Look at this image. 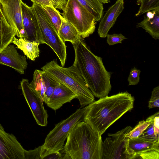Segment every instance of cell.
I'll list each match as a JSON object with an SVG mask.
<instances>
[{
    "instance_id": "38",
    "label": "cell",
    "mask_w": 159,
    "mask_h": 159,
    "mask_svg": "<svg viewBox=\"0 0 159 159\" xmlns=\"http://www.w3.org/2000/svg\"><path fill=\"white\" fill-rule=\"evenodd\" d=\"M138 0V1H141V0Z\"/></svg>"
},
{
    "instance_id": "33",
    "label": "cell",
    "mask_w": 159,
    "mask_h": 159,
    "mask_svg": "<svg viewBox=\"0 0 159 159\" xmlns=\"http://www.w3.org/2000/svg\"><path fill=\"white\" fill-rule=\"evenodd\" d=\"M53 7L56 9H59L62 11L68 0H50Z\"/></svg>"
},
{
    "instance_id": "36",
    "label": "cell",
    "mask_w": 159,
    "mask_h": 159,
    "mask_svg": "<svg viewBox=\"0 0 159 159\" xmlns=\"http://www.w3.org/2000/svg\"><path fill=\"white\" fill-rule=\"evenodd\" d=\"M44 159H63V155L59 152L48 155L45 157Z\"/></svg>"
},
{
    "instance_id": "9",
    "label": "cell",
    "mask_w": 159,
    "mask_h": 159,
    "mask_svg": "<svg viewBox=\"0 0 159 159\" xmlns=\"http://www.w3.org/2000/svg\"><path fill=\"white\" fill-rule=\"evenodd\" d=\"M20 87L37 123L42 126H46L48 115L40 96L31 87L27 79L22 80Z\"/></svg>"
},
{
    "instance_id": "35",
    "label": "cell",
    "mask_w": 159,
    "mask_h": 159,
    "mask_svg": "<svg viewBox=\"0 0 159 159\" xmlns=\"http://www.w3.org/2000/svg\"><path fill=\"white\" fill-rule=\"evenodd\" d=\"M33 3H34L41 6H49L53 7L50 0H31Z\"/></svg>"
},
{
    "instance_id": "12",
    "label": "cell",
    "mask_w": 159,
    "mask_h": 159,
    "mask_svg": "<svg viewBox=\"0 0 159 159\" xmlns=\"http://www.w3.org/2000/svg\"><path fill=\"white\" fill-rule=\"evenodd\" d=\"M21 9L25 38L39 44H44L37 18L31 7L22 1Z\"/></svg>"
},
{
    "instance_id": "2",
    "label": "cell",
    "mask_w": 159,
    "mask_h": 159,
    "mask_svg": "<svg viewBox=\"0 0 159 159\" xmlns=\"http://www.w3.org/2000/svg\"><path fill=\"white\" fill-rule=\"evenodd\" d=\"M75 59L73 65L78 69L94 96L100 98L109 93L112 73L108 71L102 58L93 53L83 41L73 44Z\"/></svg>"
},
{
    "instance_id": "37",
    "label": "cell",
    "mask_w": 159,
    "mask_h": 159,
    "mask_svg": "<svg viewBox=\"0 0 159 159\" xmlns=\"http://www.w3.org/2000/svg\"><path fill=\"white\" fill-rule=\"evenodd\" d=\"M102 3H108L110 2V0H99Z\"/></svg>"
},
{
    "instance_id": "26",
    "label": "cell",
    "mask_w": 159,
    "mask_h": 159,
    "mask_svg": "<svg viewBox=\"0 0 159 159\" xmlns=\"http://www.w3.org/2000/svg\"><path fill=\"white\" fill-rule=\"evenodd\" d=\"M141 4L136 16H140L146 12L159 9V0H141Z\"/></svg>"
},
{
    "instance_id": "32",
    "label": "cell",
    "mask_w": 159,
    "mask_h": 159,
    "mask_svg": "<svg viewBox=\"0 0 159 159\" xmlns=\"http://www.w3.org/2000/svg\"><path fill=\"white\" fill-rule=\"evenodd\" d=\"M136 159H159V152L155 150H151L139 154Z\"/></svg>"
},
{
    "instance_id": "20",
    "label": "cell",
    "mask_w": 159,
    "mask_h": 159,
    "mask_svg": "<svg viewBox=\"0 0 159 159\" xmlns=\"http://www.w3.org/2000/svg\"><path fill=\"white\" fill-rule=\"evenodd\" d=\"M59 35L64 43L70 42L73 44L80 41H83L84 39L79 34L75 28L67 21L62 16L61 23L59 32Z\"/></svg>"
},
{
    "instance_id": "15",
    "label": "cell",
    "mask_w": 159,
    "mask_h": 159,
    "mask_svg": "<svg viewBox=\"0 0 159 159\" xmlns=\"http://www.w3.org/2000/svg\"><path fill=\"white\" fill-rule=\"evenodd\" d=\"M75 98L76 96L74 93L66 86L60 82L46 104L48 107L56 111L64 104L70 102Z\"/></svg>"
},
{
    "instance_id": "14",
    "label": "cell",
    "mask_w": 159,
    "mask_h": 159,
    "mask_svg": "<svg viewBox=\"0 0 159 159\" xmlns=\"http://www.w3.org/2000/svg\"><path fill=\"white\" fill-rule=\"evenodd\" d=\"M124 0H117L109 7L100 22L98 32L101 38H105L118 16L124 9Z\"/></svg>"
},
{
    "instance_id": "10",
    "label": "cell",
    "mask_w": 159,
    "mask_h": 159,
    "mask_svg": "<svg viewBox=\"0 0 159 159\" xmlns=\"http://www.w3.org/2000/svg\"><path fill=\"white\" fill-rule=\"evenodd\" d=\"M21 0H0L3 13L9 24L15 29L18 38H25L22 20Z\"/></svg>"
},
{
    "instance_id": "18",
    "label": "cell",
    "mask_w": 159,
    "mask_h": 159,
    "mask_svg": "<svg viewBox=\"0 0 159 159\" xmlns=\"http://www.w3.org/2000/svg\"><path fill=\"white\" fill-rule=\"evenodd\" d=\"M16 34L15 29L7 21L0 4V52L11 43Z\"/></svg>"
},
{
    "instance_id": "16",
    "label": "cell",
    "mask_w": 159,
    "mask_h": 159,
    "mask_svg": "<svg viewBox=\"0 0 159 159\" xmlns=\"http://www.w3.org/2000/svg\"><path fill=\"white\" fill-rule=\"evenodd\" d=\"M141 27L155 40L159 39V9L147 12L146 17L136 25Z\"/></svg>"
},
{
    "instance_id": "7",
    "label": "cell",
    "mask_w": 159,
    "mask_h": 159,
    "mask_svg": "<svg viewBox=\"0 0 159 159\" xmlns=\"http://www.w3.org/2000/svg\"><path fill=\"white\" fill-rule=\"evenodd\" d=\"M63 11V17L75 28L83 38L94 32L96 24L94 17L76 0H68Z\"/></svg>"
},
{
    "instance_id": "19",
    "label": "cell",
    "mask_w": 159,
    "mask_h": 159,
    "mask_svg": "<svg viewBox=\"0 0 159 159\" xmlns=\"http://www.w3.org/2000/svg\"><path fill=\"white\" fill-rule=\"evenodd\" d=\"M11 43L23 51L24 54L29 59L34 61L39 56V44L35 41H30L25 38H17L14 37Z\"/></svg>"
},
{
    "instance_id": "24",
    "label": "cell",
    "mask_w": 159,
    "mask_h": 159,
    "mask_svg": "<svg viewBox=\"0 0 159 159\" xmlns=\"http://www.w3.org/2000/svg\"><path fill=\"white\" fill-rule=\"evenodd\" d=\"M157 112L149 117L146 120L151 122L147 128L138 137L148 142L155 143L159 141V136L155 134L153 129V122Z\"/></svg>"
},
{
    "instance_id": "34",
    "label": "cell",
    "mask_w": 159,
    "mask_h": 159,
    "mask_svg": "<svg viewBox=\"0 0 159 159\" xmlns=\"http://www.w3.org/2000/svg\"><path fill=\"white\" fill-rule=\"evenodd\" d=\"M153 129L155 134L159 136V112L154 117L153 122Z\"/></svg>"
},
{
    "instance_id": "3",
    "label": "cell",
    "mask_w": 159,
    "mask_h": 159,
    "mask_svg": "<svg viewBox=\"0 0 159 159\" xmlns=\"http://www.w3.org/2000/svg\"><path fill=\"white\" fill-rule=\"evenodd\" d=\"M66 139L62 150L63 159H102L101 136L85 122L75 125Z\"/></svg>"
},
{
    "instance_id": "8",
    "label": "cell",
    "mask_w": 159,
    "mask_h": 159,
    "mask_svg": "<svg viewBox=\"0 0 159 159\" xmlns=\"http://www.w3.org/2000/svg\"><path fill=\"white\" fill-rule=\"evenodd\" d=\"M132 129L128 126L115 133L108 134L102 143V159H132L126 134Z\"/></svg>"
},
{
    "instance_id": "13",
    "label": "cell",
    "mask_w": 159,
    "mask_h": 159,
    "mask_svg": "<svg viewBox=\"0 0 159 159\" xmlns=\"http://www.w3.org/2000/svg\"><path fill=\"white\" fill-rule=\"evenodd\" d=\"M0 64L10 67L20 74L27 68L25 56L19 54L13 45L9 44L0 52Z\"/></svg>"
},
{
    "instance_id": "11",
    "label": "cell",
    "mask_w": 159,
    "mask_h": 159,
    "mask_svg": "<svg viewBox=\"0 0 159 159\" xmlns=\"http://www.w3.org/2000/svg\"><path fill=\"white\" fill-rule=\"evenodd\" d=\"M25 150L15 136L6 132L0 123V159H24Z\"/></svg>"
},
{
    "instance_id": "25",
    "label": "cell",
    "mask_w": 159,
    "mask_h": 159,
    "mask_svg": "<svg viewBox=\"0 0 159 159\" xmlns=\"http://www.w3.org/2000/svg\"><path fill=\"white\" fill-rule=\"evenodd\" d=\"M41 6L58 33L61 23V18L62 16L61 15L60 12L53 6Z\"/></svg>"
},
{
    "instance_id": "1",
    "label": "cell",
    "mask_w": 159,
    "mask_h": 159,
    "mask_svg": "<svg viewBox=\"0 0 159 159\" xmlns=\"http://www.w3.org/2000/svg\"><path fill=\"white\" fill-rule=\"evenodd\" d=\"M134 98L127 91L100 98L87 106L83 121L100 136L134 107Z\"/></svg>"
},
{
    "instance_id": "21",
    "label": "cell",
    "mask_w": 159,
    "mask_h": 159,
    "mask_svg": "<svg viewBox=\"0 0 159 159\" xmlns=\"http://www.w3.org/2000/svg\"><path fill=\"white\" fill-rule=\"evenodd\" d=\"M83 7L95 17L96 21H99L103 15L102 3L99 0H76Z\"/></svg>"
},
{
    "instance_id": "6",
    "label": "cell",
    "mask_w": 159,
    "mask_h": 159,
    "mask_svg": "<svg viewBox=\"0 0 159 159\" xmlns=\"http://www.w3.org/2000/svg\"><path fill=\"white\" fill-rule=\"evenodd\" d=\"M31 7L37 18L44 44L49 46L64 67L66 58V46L60 37L55 27L42 7L33 3Z\"/></svg>"
},
{
    "instance_id": "28",
    "label": "cell",
    "mask_w": 159,
    "mask_h": 159,
    "mask_svg": "<svg viewBox=\"0 0 159 159\" xmlns=\"http://www.w3.org/2000/svg\"><path fill=\"white\" fill-rule=\"evenodd\" d=\"M148 107L149 109L159 107V86L155 88L152 93L148 102Z\"/></svg>"
},
{
    "instance_id": "17",
    "label": "cell",
    "mask_w": 159,
    "mask_h": 159,
    "mask_svg": "<svg viewBox=\"0 0 159 159\" xmlns=\"http://www.w3.org/2000/svg\"><path fill=\"white\" fill-rule=\"evenodd\" d=\"M128 146L132 159H136L140 154L151 150L159 152V141L153 143L139 137L129 139Z\"/></svg>"
},
{
    "instance_id": "4",
    "label": "cell",
    "mask_w": 159,
    "mask_h": 159,
    "mask_svg": "<svg viewBox=\"0 0 159 159\" xmlns=\"http://www.w3.org/2000/svg\"><path fill=\"white\" fill-rule=\"evenodd\" d=\"M48 75L70 89L76 96L81 107L95 101L94 96L87 86L80 72L74 66L65 68L57 60L47 62L41 68Z\"/></svg>"
},
{
    "instance_id": "23",
    "label": "cell",
    "mask_w": 159,
    "mask_h": 159,
    "mask_svg": "<svg viewBox=\"0 0 159 159\" xmlns=\"http://www.w3.org/2000/svg\"><path fill=\"white\" fill-rule=\"evenodd\" d=\"M41 76L44 84L45 91V102L46 104L56 87L60 82L48 75L45 71H41Z\"/></svg>"
},
{
    "instance_id": "22",
    "label": "cell",
    "mask_w": 159,
    "mask_h": 159,
    "mask_svg": "<svg viewBox=\"0 0 159 159\" xmlns=\"http://www.w3.org/2000/svg\"><path fill=\"white\" fill-rule=\"evenodd\" d=\"M42 70H36L33 74V80L30 83L31 88L34 89L45 102V88L41 76Z\"/></svg>"
},
{
    "instance_id": "29",
    "label": "cell",
    "mask_w": 159,
    "mask_h": 159,
    "mask_svg": "<svg viewBox=\"0 0 159 159\" xmlns=\"http://www.w3.org/2000/svg\"><path fill=\"white\" fill-rule=\"evenodd\" d=\"M141 71L134 67L131 70L128 78L129 85H136L139 82V75Z\"/></svg>"
},
{
    "instance_id": "5",
    "label": "cell",
    "mask_w": 159,
    "mask_h": 159,
    "mask_svg": "<svg viewBox=\"0 0 159 159\" xmlns=\"http://www.w3.org/2000/svg\"><path fill=\"white\" fill-rule=\"evenodd\" d=\"M86 107L77 109L67 118L56 124L50 131L41 145L42 159L50 154L59 152L63 149L70 130L78 123L83 121Z\"/></svg>"
},
{
    "instance_id": "30",
    "label": "cell",
    "mask_w": 159,
    "mask_h": 159,
    "mask_svg": "<svg viewBox=\"0 0 159 159\" xmlns=\"http://www.w3.org/2000/svg\"><path fill=\"white\" fill-rule=\"evenodd\" d=\"M106 37L107 38V43L109 46L119 43H121L123 40L127 39L121 34H107Z\"/></svg>"
},
{
    "instance_id": "27",
    "label": "cell",
    "mask_w": 159,
    "mask_h": 159,
    "mask_svg": "<svg viewBox=\"0 0 159 159\" xmlns=\"http://www.w3.org/2000/svg\"><path fill=\"white\" fill-rule=\"evenodd\" d=\"M151 122L146 120L140 121L138 125L126 134L129 139L138 137L143 131L147 128Z\"/></svg>"
},
{
    "instance_id": "31",
    "label": "cell",
    "mask_w": 159,
    "mask_h": 159,
    "mask_svg": "<svg viewBox=\"0 0 159 159\" xmlns=\"http://www.w3.org/2000/svg\"><path fill=\"white\" fill-rule=\"evenodd\" d=\"M41 146L34 150H25L24 159H42L41 156Z\"/></svg>"
}]
</instances>
